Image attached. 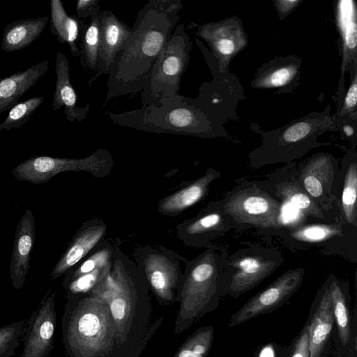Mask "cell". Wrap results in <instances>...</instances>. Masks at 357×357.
<instances>
[{"instance_id": "cell-1", "label": "cell", "mask_w": 357, "mask_h": 357, "mask_svg": "<svg viewBox=\"0 0 357 357\" xmlns=\"http://www.w3.org/2000/svg\"><path fill=\"white\" fill-rule=\"evenodd\" d=\"M183 8L181 0H149L139 10L131 34L108 75L104 105L114 98L144 90Z\"/></svg>"}, {"instance_id": "cell-2", "label": "cell", "mask_w": 357, "mask_h": 357, "mask_svg": "<svg viewBox=\"0 0 357 357\" xmlns=\"http://www.w3.org/2000/svg\"><path fill=\"white\" fill-rule=\"evenodd\" d=\"M91 294L107 303L116 325V357L125 356L140 342L151 324L150 289L145 278L135 261L114 247L110 275Z\"/></svg>"}, {"instance_id": "cell-3", "label": "cell", "mask_w": 357, "mask_h": 357, "mask_svg": "<svg viewBox=\"0 0 357 357\" xmlns=\"http://www.w3.org/2000/svg\"><path fill=\"white\" fill-rule=\"evenodd\" d=\"M104 114L112 123L139 131L201 138L225 137L236 142L224 126L204 111L196 98L180 94L155 105Z\"/></svg>"}, {"instance_id": "cell-4", "label": "cell", "mask_w": 357, "mask_h": 357, "mask_svg": "<svg viewBox=\"0 0 357 357\" xmlns=\"http://www.w3.org/2000/svg\"><path fill=\"white\" fill-rule=\"evenodd\" d=\"M66 296L61 335L66 357H116V325L107 303L92 294Z\"/></svg>"}, {"instance_id": "cell-5", "label": "cell", "mask_w": 357, "mask_h": 357, "mask_svg": "<svg viewBox=\"0 0 357 357\" xmlns=\"http://www.w3.org/2000/svg\"><path fill=\"white\" fill-rule=\"evenodd\" d=\"M227 255L224 248L213 245L191 260L184 258L185 268L174 335L183 333L218 307L221 298L226 295L224 267Z\"/></svg>"}, {"instance_id": "cell-6", "label": "cell", "mask_w": 357, "mask_h": 357, "mask_svg": "<svg viewBox=\"0 0 357 357\" xmlns=\"http://www.w3.org/2000/svg\"><path fill=\"white\" fill-rule=\"evenodd\" d=\"M250 128L261 137V144L248 154L249 166L253 169L293 162L312 149L330 144L318 142L319 136L326 132L339 131L335 115H331L329 105L321 112H310L273 130L264 131L254 122Z\"/></svg>"}, {"instance_id": "cell-7", "label": "cell", "mask_w": 357, "mask_h": 357, "mask_svg": "<svg viewBox=\"0 0 357 357\" xmlns=\"http://www.w3.org/2000/svg\"><path fill=\"white\" fill-rule=\"evenodd\" d=\"M267 235L279 238L289 249L295 251L319 248L324 255H340L357 261V228L349 225L339 216L334 221H293Z\"/></svg>"}, {"instance_id": "cell-8", "label": "cell", "mask_w": 357, "mask_h": 357, "mask_svg": "<svg viewBox=\"0 0 357 357\" xmlns=\"http://www.w3.org/2000/svg\"><path fill=\"white\" fill-rule=\"evenodd\" d=\"M219 201L238 231L255 229L267 235L284 226V204L255 181H241Z\"/></svg>"}, {"instance_id": "cell-9", "label": "cell", "mask_w": 357, "mask_h": 357, "mask_svg": "<svg viewBox=\"0 0 357 357\" xmlns=\"http://www.w3.org/2000/svg\"><path fill=\"white\" fill-rule=\"evenodd\" d=\"M192 45L184 25H176L153 66L146 87L140 92L142 106L155 105L179 94Z\"/></svg>"}, {"instance_id": "cell-10", "label": "cell", "mask_w": 357, "mask_h": 357, "mask_svg": "<svg viewBox=\"0 0 357 357\" xmlns=\"http://www.w3.org/2000/svg\"><path fill=\"white\" fill-rule=\"evenodd\" d=\"M284 261L278 250L260 245L244 247L227 255L224 267L226 295L236 298L253 289Z\"/></svg>"}, {"instance_id": "cell-11", "label": "cell", "mask_w": 357, "mask_h": 357, "mask_svg": "<svg viewBox=\"0 0 357 357\" xmlns=\"http://www.w3.org/2000/svg\"><path fill=\"white\" fill-rule=\"evenodd\" d=\"M195 41L213 76L211 82L201 84L196 98L204 111L220 124L238 121V104L246 98L239 78L229 70L220 72L217 60L199 38H195Z\"/></svg>"}, {"instance_id": "cell-12", "label": "cell", "mask_w": 357, "mask_h": 357, "mask_svg": "<svg viewBox=\"0 0 357 357\" xmlns=\"http://www.w3.org/2000/svg\"><path fill=\"white\" fill-rule=\"evenodd\" d=\"M135 258L158 302L162 305L178 303L183 278L181 260L184 257L159 245L137 248Z\"/></svg>"}, {"instance_id": "cell-13", "label": "cell", "mask_w": 357, "mask_h": 357, "mask_svg": "<svg viewBox=\"0 0 357 357\" xmlns=\"http://www.w3.org/2000/svg\"><path fill=\"white\" fill-rule=\"evenodd\" d=\"M114 165L110 151L100 148L84 158L33 156L17 165L12 174L19 181L41 184L67 172H85L94 177L103 178L110 174Z\"/></svg>"}, {"instance_id": "cell-14", "label": "cell", "mask_w": 357, "mask_h": 357, "mask_svg": "<svg viewBox=\"0 0 357 357\" xmlns=\"http://www.w3.org/2000/svg\"><path fill=\"white\" fill-rule=\"evenodd\" d=\"M291 172L324 211H335L340 178V163L335 156L328 152L315 153L299 163L293 162Z\"/></svg>"}, {"instance_id": "cell-15", "label": "cell", "mask_w": 357, "mask_h": 357, "mask_svg": "<svg viewBox=\"0 0 357 357\" xmlns=\"http://www.w3.org/2000/svg\"><path fill=\"white\" fill-rule=\"evenodd\" d=\"M305 268H289L273 282L248 299L233 313L227 324L231 328L261 315L271 313L298 291L305 277Z\"/></svg>"}, {"instance_id": "cell-16", "label": "cell", "mask_w": 357, "mask_h": 357, "mask_svg": "<svg viewBox=\"0 0 357 357\" xmlns=\"http://www.w3.org/2000/svg\"><path fill=\"white\" fill-rule=\"evenodd\" d=\"M114 247L102 241L65 274L62 286L66 296L91 294L109 277Z\"/></svg>"}, {"instance_id": "cell-17", "label": "cell", "mask_w": 357, "mask_h": 357, "mask_svg": "<svg viewBox=\"0 0 357 357\" xmlns=\"http://www.w3.org/2000/svg\"><path fill=\"white\" fill-rule=\"evenodd\" d=\"M195 34L207 44L208 50L218 61L220 72L229 70L234 57L248 44L247 34L238 16L204 23L197 26Z\"/></svg>"}, {"instance_id": "cell-18", "label": "cell", "mask_w": 357, "mask_h": 357, "mask_svg": "<svg viewBox=\"0 0 357 357\" xmlns=\"http://www.w3.org/2000/svg\"><path fill=\"white\" fill-rule=\"evenodd\" d=\"M328 281L335 324V357H347L357 351V316L351 313V296L347 280L331 273Z\"/></svg>"}, {"instance_id": "cell-19", "label": "cell", "mask_w": 357, "mask_h": 357, "mask_svg": "<svg viewBox=\"0 0 357 357\" xmlns=\"http://www.w3.org/2000/svg\"><path fill=\"white\" fill-rule=\"evenodd\" d=\"M232 229V222L218 199L209 203L195 217L178 223L175 232L185 245L206 248L213 245L214 239L223 236Z\"/></svg>"}, {"instance_id": "cell-20", "label": "cell", "mask_w": 357, "mask_h": 357, "mask_svg": "<svg viewBox=\"0 0 357 357\" xmlns=\"http://www.w3.org/2000/svg\"><path fill=\"white\" fill-rule=\"evenodd\" d=\"M293 162L271 174L268 177L255 183L264 190L298 210L302 215L319 221H334L330 213L324 211L294 178L291 172Z\"/></svg>"}, {"instance_id": "cell-21", "label": "cell", "mask_w": 357, "mask_h": 357, "mask_svg": "<svg viewBox=\"0 0 357 357\" xmlns=\"http://www.w3.org/2000/svg\"><path fill=\"white\" fill-rule=\"evenodd\" d=\"M48 291L32 312L24 337L22 357H48L54 347L56 292Z\"/></svg>"}, {"instance_id": "cell-22", "label": "cell", "mask_w": 357, "mask_h": 357, "mask_svg": "<svg viewBox=\"0 0 357 357\" xmlns=\"http://www.w3.org/2000/svg\"><path fill=\"white\" fill-rule=\"evenodd\" d=\"M306 323L310 357H328L335 333V324L327 279L317 291Z\"/></svg>"}, {"instance_id": "cell-23", "label": "cell", "mask_w": 357, "mask_h": 357, "mask_svg": "<svg viewBox=\"0 0 357 357\" xmlns=\"http://www.w3.org/2000/svg\"><path fill=\"white\" fill-rule=\"evenodd\" d=\"M100 50L96 74L88 82L89 86L102 75H109L115 61L131 34L132 28L111 10L99 14Z\"/></svg>"}, {"instance_id": "cell-24", "label": "cell", "mask_w": 357, "mask_h": 357, "mask_svg": "<svg viewBox=\"0 0 357 357\" xmlns=\"http://www.w3.org/2000/svg\"><path fill=\"white\" fill-rule=\"evenodd\" d=\"M302 62L297 55L272 59L257 70L250 86L274 90L275 94L291 93L300 84Z\"/></svg>"}, {"instance_id": "cell-25", "label": "cell", "mask_w": 357, "mask_h": 357, "mask_svg": "<svg viewBox=\"0 0 357 357\" xmlns=\"http://www.w3.org/2000/svg\"><path fill=\"white\" fill-rule=\"evenodd\" d=\"M107 224L100 218L85 221L73 236L66 250L56 263L50 280H56L68 273L104 241Z\"/></svg>"}, {"instance_id": "cell-26", "label": "cell", "mask_w": 357, "mask_h": 357, "mask_svg": "<svg viewBox=\"0 0 357 357\" xmlns=\"http://www.w3.org/2000/svg\"><path fill=\"white\" fill-rule=\"evenodd\" d=\"M35 238L34 215L31 209H26L15 228L10 263V277L16 290H21L25 282Z\"/></svg>"}, {"instance_id": "cell-27", "label": "cell", "mask_w": 357, "mask_h": 357, "mask_svg": "<svg viewBox=\"0 0 357 357\" xmlns=\"http://www.w3.org/2000/svg\"><path fill=\"white\" fill-rule=\"evenodd\" d=\"M337 215L357 228V151L350 149L340 163V178L336 195Z\"/></svg>"}, {"instance_id": "cell-28", "label": "cell", "mask_w": 357, "mask_h": 357, "mask_svg": "<svg viewBox=\"0 0 357 357\" xmlns=\"http://www.w3.org/2000/svg\"><path fill=\"white\" fill-rule=\"evenodd\" d=\"M221 172L209 167L204 175L191 181L186 185L163 197L158 204V211L165 216H177L204 199L211 184Z\"/></svg>"}, {"instance_id": "cell-29", "label": "cell", "mask_w": 357, "mask_h": 357, "mask_svg": "<svg viewBox=\"0 0 357 357\" xmlns=\"http://www.w3.org/2000/svg\"><path fill=\"white\" fill-rule=\"evenodd\" d=\"M335 20L340 35L342 63L339 87L344 86V75L357 66V10L353 0L335 5Z\"/></svg>"}, {"instance_id": "cell-30", "label": "cell", "mask_w": 357, "mask_h": 357, "mask_svg": "<svg viewBox=\"0 0 357 357\" xmlns=\"http://www.w3.org/2000/svg\"><path fill=\"white\" fill-rule=\"evenodd\" d=\"M56 86L52 100L54 111L64 107V113L70 122H81L85 119L91 108L90 103L84 106L77 104V95L70 83L69 61L64 54L58 52L55 59Z\"/></svg>"}, {"instance_id": "cell-31", "label": "cell", "mask_w": 357, "mask_h": 357, "mask_svg": "<svg viewBox=\"0 0 357 357\" xmlns=\"http://www.w3.org/2000/svg\"><path fill=\"white\" fill-rule=\"evenodd\" d=\"M47 59L0 79V114L10 109L48 70Z\"/></svg>"}, {"instance_id": "cell-32", "label": "cell", "mask_w": 357, "mask_h": 357, "mask_svg": "<svg viewBox=\"0 0 357 357\" xmlns=\"http://www.w3.org/2000/svg\"><path fill=\"white\" fill-rule=\"evenodd\" d=\"M49 16L19 20L8 24L3 31L1 48L6 52L29 46L45 30Z\"/></svg>"}, {"instance_id": "cell-33", "label": "cell", "mask_w": 357, "mask_h": 357, "mask_svg": "<svg viewBox=\"0 0 357 357\" xmlns=\"http://www.w3.org/2000/svg\"><path fill=\"white\" fill-rule=\"evenodd\" d=\"M84 22L70 16L61 0L50 1V32L61 43H67L74 57H79L77 40L80 38Z\"/></svg>"}, {"instance_id": "cell-34", "label": "cell", "mask_w": 357, "mask_h": 357, "mask_svg": "<svg viewBox=\"0 0 357 357\" xmlns=\"http://www.w3.org/2000/svg\"><path fill=\"white\" fill-rule=\"evenodd\" d=\"M99 13L93 14L83 24L80 34L79 60L84 72L96 74L100 50Z\"/></svg>"}, {"instance_id": "cell-35", "label": "cell", "mask_w": 357, "mask_h": 357, "mask_svg": "<svg viewBox=\"0 0 357 357\" xmlns=\"http://www.w3.org/2000/svg\"><path fill=\"white\" fill-rule=\"evenodd\" d=\"M213 340V326H202L185 340L173 357H206L212 348Z\"/></svg>"}, {"instance_id": "cell-36", "label": "cell", "mask_w": 357, "mask_h": 357, "mask_svg": "<svg viewBox=\"0 0 357 357\" xmlns=\"http://www.w3.org/2000/svg\"><path fill=\"white\" fill-rule=\"evenodd\" d=\"M44 100V96H36L17 102L9 111L0 124V131L20 128L26 123L31 116Z\"/></svg>"}, {"instance_id": "cell-37", "label": "cell", "mask_w": 357, "mask_h": 357, "mask_svg": "<svg viewBox=\"0 0 357 357\" xmlns=\"http://www.w3.org/2000/svg\"><path fill=\"white\" fill-rule=\"evenodd\" d=\"M349 72L351 82L344 93L339 111L335 114L338 130L342 122L356 121L357 66L352 68Z\"/></svg>"}, {"instance_id": "cell-38", "label": "cell", "mask_w": 357, "mask_h": 357, "mask_svg": "<svg viewBox=\"0 0 357 357\" xmlns=\"http://www.w3.org/2000/svg\"><path fill=\"white\" fill-rule=\"evenodd\" d=\"M25 321H15L0 328V357H12L19 345Z\"/></svg>"}, {"instance_id": "cell-39", "label": "cell", "mask_w": 357, "mask_h": 357, "mask_svg": "<svg viewBox=\"0 0 357 357\" xmlns=\"http://www.w3.org/2000/svg\"><path fill=\"white\" fill-rule=\"evenodd\" d=\"M278 357H310L307 323Z\"/></svg>"}, {"instance_id": "cell-40", "label": "cell", "mask_w": 357, "mask_h": 357, "mask_svg": "<svg viewBox=\"0 0 357 357\" xmlns=\"http://www.w3.org/2000/svg\"><path fill=\"white\" fill-rule=\"evenodd\" d=\"M164 316H161L157 318L153 323H151L149 328L145 336L140 341V342L136 346V347L126 354L123 357H139L142 352L146 347V345L150 342L151 338L154 336L155 333L159 330L160 326L164 321Z\"/></svg>"}, {"instance_id": "cell-41", "label": "cell", "mask_w": 357, "mask_h": 357, "mask_svg": "<svg viewBox=\"0 0 357 357\" xmlns=\"http://www.w3.org/2000/svg\"><path fill=\"white\" fill-rule=\"evenodd\" d=\"M76 17L78 19L91 17L93 14L100 12V1L78 0L75 5Z\"/></svg>"}, {"instance_id": "cell-42", "label": "cell", "mask_w": 357, "mask_h": 357, "mask_svg": "<svg viewBox=\"0 0 357 357\" xmlns=\"http://www.w3.org/2000/svg\"><path fill=\"white\" fill-rule=\"evenodd\" d=\"M303 1V0H274L275 8L280 21L289 16Z\"/></svg>"}, {"instance_id": "cell-43", "label": "cell", "mask_w": 357, "mask_h": 357, "mask_svg": "<svg viewBox=\"0 0 357 357\" xmlns=\"http://www.w3.org/2000/svg\"><path fill=\"white\" fill-rule=\"evenodd\" d=\"M355 128L356 123H352V121H344L341 123L339 131L344 140H351L353 137L356 140Z\"/></svg>"}, {"instance_id": "cell-44", "label": "cell", "mask_w": 357, "mask_h": 357, "mask_svg": "<svg viewBox=\"0 0 357 357\" xmlns=\"http://www.w3.org/2000/svg\"><path fill=\"white\" fill-rule=\"evenodd\" d=\"M347 357H357V351H354L352 354Z\"/></svg>"}]
</instances>
